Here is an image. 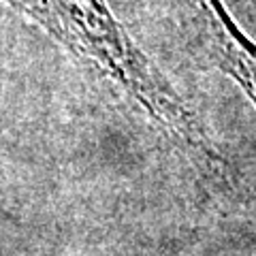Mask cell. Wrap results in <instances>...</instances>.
Segmentation results:
<instances>
[{"instance_id": "cell-1", "label": "cell", "mask_w": 256, "mask_h": 256, "mask_svg": "<svg viewBox=\"0 0 256 256\" xmlns=\"http://www.w3.org/2000/svg\"><path fill=\"white\" fill-rule=\"evenodd\" d=\"M88 62L207 178L226 162L166 77L128 36L105 0H4Z\"/></svg>"}]
</instances>
